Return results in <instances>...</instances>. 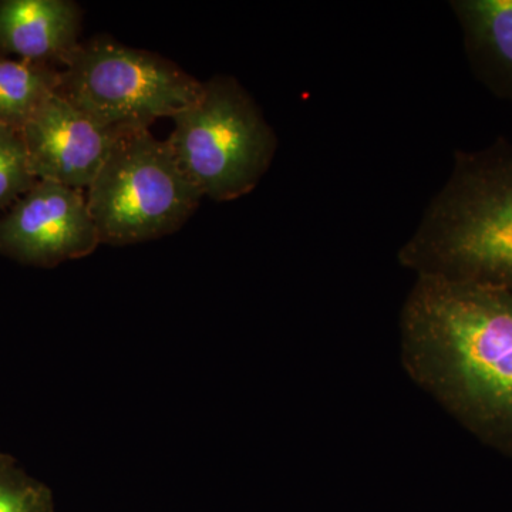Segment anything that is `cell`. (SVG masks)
<instances>
[{
  "instance_id": "11",
  "label": "cell",
  "mask_w": 512,
  "mask_h": 512,
  "mask_svg": "<svg viewBox=\"0 0 512 512\" xmlns=\"http://www.w3.org/2000/svg\"><path fill=\"white\" fill-rule=\"evenodd\" d=\"M37 181L22 131L0 124V212L9 210Z\"/></svg>"
},
{
  "instance_id": "2",
  "label": "cell",
  "mask_w": 512,
  "mask_h": 512,
  "mask_svg": "<svg viewBox=\"0 0 512 512\" xmlns=\"http://www.w3.org/2000/svg\"><path fill=\"white\" fill-rule=\"evenodd\" d=\"M204 83L165 57L97 35L80 42L60 70L57 94L114 133L148 130L200 97Z\"/></svg>"
},
{
  "instance_id": "3",
  "label": "cell",
  "mask_w": 512,
  "mask_h": 512,
  "mask_svg": "<svg viewBox=\"0 0 512 512\" xmlns=\"http://www.w3.org/2000/svg\"><path fill=\"white\" fill-rule=\"evenodd\" d=\"M173 120L168 146L202 197L238 200L271 167L274 130L234 77H212L200 97Z\"/></svg>"
},
{
  "instance_id": "8",
  "label": "cell",
  "mask_w": 512,
  "mask_h": 512,
  "mask_svg": "<svg viewBox=\"0 0 512 512\" xmlns=\"http://www.w3.org/2000/svg\"><path fill=\"white\" fill-rule=\"evenodd\" d=\"M82 19L72 0H2L0 50L59 69L82 42Z\"/></svg>"
},
{
  "instance_id": "9",
  "label": "cell",
  "mask_w": 512,
  "mask_h": 512,
  "mask_svg": "<svg viewBox=\"0 0 512 512\" xmlns=\"http://www.w3.org/2000/svg\"><path fill=\"white\" fill-rule=\"evenodd\" d=\"M450 5L477 79L495 97L512 103V0H457Z\"/></svg>"
},
{
  "instance_id": "12",
  "label": "cell",
  "mask_w": 512,
  "mask_h": 512,
  "mask_svg": "<svg viewBox=\"0 0 512 512\" xmlns=\"http://www.w3.org/2000/svg\"><path fill=\"white\" fill-rule=\"evenodd\" d=\"M0 512H55V507L45 485L0 463Z\"/></svg>"
},
{
  "instance_id": "6",
  "label": "cell",
  "mask_w": 512,
  "mask_h": 512,
  "mask_svg": "<svg viewBox=\"0 0 512 512\" xmlns=\"http://www.w3.org/2000/svg\"><path fill=\"white\" fill-rule=\"evenodd\" d=\"M100 238L83 191L39 180L0 217V252L40 266L80 259Z\"/></svg>"
},
{
  "instance_id": "5",
  "label": "cell",
  "mask_w": 512,
  "mask_h": 512,
  "mask_svg": "<svg viewBox=\"0 0 512 512\" xmlns=\"http://www.w3.org/2000/svg\"><path fill=\"white\" fill-rule=\"evenodd\" d=\"M416 313L446 346L467 389L512 410V286L436 279Z\"/></svg>"
},
{
  "instance_id": "1",
  "label": "cell",
  "mask_w": 512,
  "mask_h": 512,
  "mask_svg": "<svg viewBox=\"0 0 512 512\" xmlns=\"http://www.w3.org/2000/svg\"><path fill=\"white\" fill-rule=\"evenodd\" d=\"M409 248L453 271L448 282L512 286L511 141L454 154Z\"/></svg>"
},
{
  "instance_id": "4",
  "label": "cell",
  "mask_w": 512,
  "mask_h": 512,
  "mask_svg": "<svg viewBox=\"0 0 512 512\" xmlns=\"http://www.w3.org/2000/svg\"><path fill=\"white\" fill-rule=\"evenodd\" d=\"M202 198L167 141L131 130L114 141L86 200L100 244L123 247L174 234Z\"/></svg>"
},
{
  "instance_id": "10",
  "label": "cell",
  "mask_w": 512,
  "mask_h": 512,
  "mask_svg": "<svg viewBox=\"0 0 512 512\" xmlns=\"http://www.w3.org/2000/svg\"><path fill=\"white\" fill-rule=\"evenodd\" d=\"M59 83L55 66L0 55V124L22 131Z\"/></svg>"
},
{
  "instance_id": "7",
  "label": "cell",
  "mask_w": 512,
  "mask_h": 512,
  "mask_svg": "<svg viewBox=\"0 0 512 512\" xmlns=\"http://www.w3.org/2000/svg\"><path fill=\"white\" fill-rule=\"evenodd\" d=\"M23 140L37 180L87 190L109 156L114 133L55 93L22 128Z\"/></svg>"
}]
</instances>
